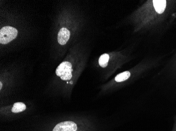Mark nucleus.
<instances>
[{"instance_id":"nucleus-4","label":"nucleus","mask_w":176,"mask_h":131,"mask_svg":"<svg viewBox=\"0 0 176 131\" xmlns=\"http://www.w3.org/2000/svg\"><path fill=\"white\" fill-rule=\"evenodd\" d=\"M70 33L69 30L66 28H62L59 32L58 35V40L60 45H64L67 44V42L70 39Z\"/></svg>"},{"instance_id":"nucleus-7","label":"nucleus","mask_w":176,"mask_h":131,"mask_svg":"<svg viewBox=\"0 0 176 131\" xmlns=\"http://www.w3.org/2000/svg\"><path fill=\"white\" fill-rule=\"evenodd\" d=\"M130 76V73L129 72H125L120 73L115 77V80L117 82H122L125 81Z\"/></svg>"},{"instance_id":"nucleus-1","label":"nucleus","mask_w":176,"mask_h":131,"mask_svg":"<svg viewBox=\"0 0 176 131\" xmlns=\"http://www.w3.org/2000/svg\"><path fill=\"white\" fill-rule=\"evenodd\" d=\"M18 31L11 26H5L0 31V43L7 44L16 38Z\"/></svg>"},{"instance_id":"nucleus-9","label":"nucleus","mask_w":176,"mask_h":131,"mask_svg":"<svg viewBox=\"0 0 176 131\" xmlns=\"http://www.w3.org/2000/svg\"><path fill=\"white\" fill-rule=\"evenodd\" d=\"M0 84H1V87H0V89H2V82H0Z\"/></svg>"},{"instance_id":"nucleus-5","label":"nucleus","mask_w":176,"mask_h":131,"mask_svg":"<svg viewBox=\"0 0 176 131\" xmlns=\"http://www.w3.org/2000/svg\"><path fill=\"white\" fill-rule=\"evenodd\" d=\"M153 2V6L155 10L159 14H161L165 10L166 7V1L165 0H154Z\"/></svg>"},{"instance_id":"nucleus-3","label":"nucleus","mask_w":176,"mask_h":131,"mask_svg":"<svg viewBox=\"0 0 176 131\" xmlns=\"http://www.w3.org/2000/svg\"><path fill=\"white\" fill-rule=\"evenodd\" d=\"M77 125L72 121H64L56 125L53 131H77Z\"/></svg>"},{"instance_id":"nucleus-8","label":"nucleus","mask_w":176,"mask_h":131,"mask_svg":"<svg viewBox=\"0 0 176 131\" xmlns=\"http://www.w3.org/2000/svg\"><path fill=\"white\" fill-rule=\"evenodd\" d=\"M109 58V55L107 54L102 55L99 60V63L100 66L103 68H105L107 66Z\"/></svg>"},{"instance_id":"nucleus-2","label":"nucleus","mask_w":176,"mask_h":131,"mask_svg":"<svg viewBox=\"0 0 176 131\" xmlns=\"http://www.w3.org/2000/svg\"><path fill=\"white\" fill-rule=\"evenodd\" d=\"M72 65L68 61H64L56 68V75L60 77L62 80H70L72 78Z\"/></svg>"},{"instance_id":"nucleus-6","label":"nucleus","mask_w":176,"mask_h":131,"mask_svg":"<svg viewBox=\"0 0 176 131\" xmlns=\"http://www.w3.org/2000/svg\"><path fill=\"white\" fill-rule=\"evenodd\" d=\"M26 109V105L22 102H16L14 103L12 108V112L13 113H19L22 112Z\"/></svg>"}]
</instances>
